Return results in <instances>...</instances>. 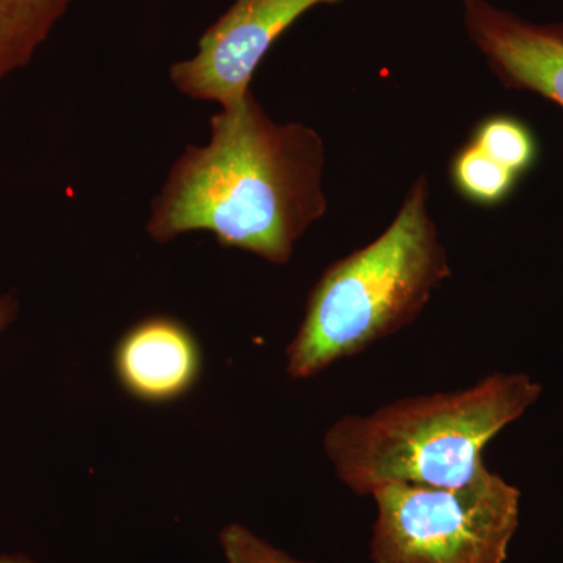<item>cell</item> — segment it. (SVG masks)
I'll list each match as a JSON object with an SVG mask.
<instances>
[{"instance_id":"8992f818","label":"cell","mask_w":563,"mask_h":563,"mask_svg":"<svg viewBox=\"0 0 563 563\" xmlns=\"http://www.w3.org/2000/svg\"><path fill=\"white\" fill-rule=\"evenodd\" d=\"M463 25L504 88L563 107V22L536 24L487 0H463Z\"/></svg>"},{"instance_id":"30bf717a","label":"cell","mask_w":563,"mask_h":563,"mask_svg":"<svg viewBox=\"0 0 563 563\" xmlns=\"http://www.w3.org/2000/svg\"><path fill=\"white\" fill-rule=\"evenodd\" d=\"M470 141L518 177L531 172L539 157V144L531 129L507 114H496L481 122Z\"/></svg>"},{"instance_id":"8fae6325","label":"cell","mask_w":563,"mask_h":563,"mask_svg":"<svg viewBox=\"0 0 563 563\" xmlns=\"http://www.w3.org/2000/svg\"><path fill=\"white\" fill-rule=\"evenodd\" d=\"M220 543L228 563H314L291 558L239 523L222 529Z\"/></svg>"},{"instance_id":"277c9868","label":"cell","mask_w":563,"mask_h":563,"mask_svg":"<svg viewBox=\"0 0 563 563\" xmlns=\"http://www.w3.org/2000/svg\"><path fill=\"white\" fill-rule=\"evenodd\" d=\"M373 563H506L521 493L485 468L461 487L377 488Z\"/></svg>"},{"instance_id":"7c38bea8","label":"cell","mask_w":563,"mask_h":563,"mask_svg":"<svg viewBox=\"0 0 563 563\" xmlns=\"http://www.w3.org/2000/svg\"><path fill=\"white\" fill-rule=\"evenodd\" d=\"M20 313V301L13 292L0 291V335L13 324Z\"/></svg>"},{"instance_id":"52a82bcc","label":"cell","mask_w":563,"mask_h":563,"mask_svg":"<svg viewBox=\"0 0 563 563\" xmlns=\"http://www.w3.org/2000/svg\"><path fill=\"white\" fill-rule=\"evenodd\" d=\"M113 368L121 387L139 401L173 402L201 379V344L184 322L152 314L121 336Z\"/></svg>"},{"instance_id":"6da1fadb","label":"cell","mask_w":563,"mask_h":563,"mask_svg":"<svg viewBox=\"0 0 563 563\" xmlns=\"http://www.w3.org/2000/svg\"><path fill=\"white\" fill-rule=\"evenodd\" d=\"M325 146L306 124H279L255 99L221 109L206 146L185 147L151 203L146 231L169 243L213 233L224 247L287 265L296 244L328 211Z\"/></svg>"},{"instance_id":"7a4b0ae2","label":"cell","mask_w":563,"mask_h":563,"mask_svg":"<svg viewBox=\"0 0 563 563\" xmlns=\"http://www.w3.org/2000/svg\"><path fill=\"white\" fill-rule=\"evenodd\" d=\"M523 373H492L470 387L410 396L333 422L322 450L352 493L391 484L461 487L487 468L484 451L539 401Z\"/></svg>"},{"instance_id":"ba28073f","label":"cell","mask_w":563,"mask_h":563,"mask_svg":"<svg viewBox=\"0 0 563 563\" xmlns=\"http://www.w3.org/2000/svg\"><path fill=\"white\" fill-rule=\"evenodd\" d=\"M74 0H0V81L27 68Z\"/></svg>"},{"instance_id":"9c48e42d","label":"cell","mask_w":563,"mask_h":563,"mask_svg":"<svg viewBox=\"0 0 563 563\" xmlns=\"http://www.w3.org/2000/svg\"><path fill=\"white\" fill-rule=\"evenodd\" d=\"M450 174L462 198L483 207L507 201L520 180L517 174L493 162L472 141L454 155Z\"/></svg>"},{"instance_id":"3957f363","label":"cell","mask_w":563,"mask_h":563,"mask_svg":"<svg viewBox=\"0 0 563 563\" xmlns=\"http://www.w3.org/2000/svg\"><path fill=\"white\" fill-rule=\"evenodd\" d=\"M429 198L428 177H418L376 240L324 269L285 350L290 379H312L401 332L450 279L453 269Z\"/></svg>"},{"instance_id":"5b68a950","label":"cell","mask_w":563,"mask_h":563,"mask_svg":"<svg viewBox=\"0 0 563 563\" xmlns=\"http://www.w3.org/2000/svg\"><path fill=\"white\" fill-rule=\"evenodd\" d=\"M343 0H235L203 32L198 52L173 63L169 80L176 90L196 101L217 102L231 109L250 95L258 65L276 41L318 5Z\"/></svg>"},{"instance_id":"4fadbf2b","label":"cell","mask_w":563,"mask_h":563,"mask_svg":"<svg viewBox=\"0 0 563 563\" xmlns=\"http://www.w3.org/2000/svg\"><path fill=\"white\" fill-rule=\"evenodd\" d=\"M0 563H36L24 554L0 555Z\"/></svg>"}]
</instances>
